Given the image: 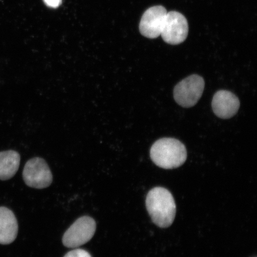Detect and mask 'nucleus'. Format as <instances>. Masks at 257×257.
I'll use <instances>...</instances> for the list:
<instances>
[{
  "mask_svg": "<svg viewBox=\"0 0 257 257\" xmlns=\"http://www.w3.org/2000/svg\"><path fill=\"white\" fill-rule=\"evenodd\" d=\"M146 207L153 222L160 228L168 227L174 221L176 206L175 199L168 189L156 187L148 193Z\"/></svg>",
  "mask_w": 257,
  "mask_h": 257,
  "instance_id": "obj_1",
  "label": "nucleus"
},
{
  "mask_svg": "<svg viewBox=\"0 0 257 257\" xmlns=\"http://www.w3.org/2000/svg\"><path fill=\"white\" fill-rule=\"evenodd\" d=\"M150 157L159 168L173 169L184 165L187 159V151L181 141L165 138L157 141L153 145Z\"/></svg>",
  "mask_w": 257,
  "mask_h": 257,
  "instance_id": "obj_2",
  "label": "nucleus"
},
{
  "mask_svg": "<svg viewBox=\"0 0 257 257\" xmlns=\"http://www.w3.org/2000/svg\"><path fill=\"white\" fill-rule=\"evenodd\" d=\"M204 86V80L201 76H189L175 86L173 95L176 102L183 107H193L200 100Z\"/></svg>",
  "mask_w": 257,
  "mask_h": 257,
  "instance_id": "obj_3",
  "label": "nucleus"
},
{
  "mask_svg": "<svg viewBox=\"0 0 257 257\" xmlns=\"http://www.w3.org/2000/svg\"><path fill=\"white\" fill-rule=\"evenodd\" d=\"M95 231L96 223L92 218L80 217L64 234L63 245L67 248H78L89 242L94 236Z\"/></svg>",
  "mask_w": 257,
  "mask_h": 257,
  "instance_id": "obj_4",
  "label": "nucleus"
},
{
  "mask_svg": "<svg viewBox=\"0 0 257 257\" xmlns=\"http://www.w3.org/2000/svg\"><path fill=\"white\" fill-rule=\"evenodd\" d=\"M23 178L26 184L36 189L46 188L53 182V175L49 166L40 157L28 161L24 169Z\"/></svg>",
  "mask_w": 257,
  "mask_h": 257,
  "instance_id": "obj_5",
  "label": "nucleus"
},
{
  "mask_svg": "<svg viewBox=\"0 0 257 257\" xmlns=\"http://www.w3.org/2000/svg\"><path fill=\"white\" fill-rule=\"evenodd\" d=\"M188 31V23L185 16L173 11L167 14L161 35L166 43L178 45L186 40Z\"/></svg>",
  "mask_w": 257,
  "mask_h": 257,
  "instance_id": "obj_6",
  "label": "nucleus"
},
{
  "mask_svg": "<svg viewBox=\"0 0 257 257\" xmlns=\"http://www.w3.org/2000/svg\"><path fill=\"white\" fill-rule=\"evenodd\" d=\"M167 14L166 9L162 6L147 10L140 22L141 34L151 39L159 37L162 34Z\"/></svg>",
  "mask_w": 257,
  "mask_h": 257,
  "instance_id": "obj_7",
  "label": "nucleus"
},
{
  "mask_svg": "<svg viewBox=\"0 0 257 257\" xmlns=\"http://www.w3.org/2000/svg\"><path fill=\"white\" fill-rule=\"evenodd\" d=\"M240 102L232 92L221 90L215 94L212 101V108L217 117L223 119L234 116L238 111Z\"/></svg>",
  "mask_w": 257,
  "mask_h": 257,
  "instance_id": "obj_8",
  "label": "nucleus"
},
{
  "mask_svg": "<svg viewBox=\"0 0 257 257\" xmlns=\"http://www.w3.org/2000/svg\"><path fill=\"white\" fill-rule=\"evenodd\" d=\"M18 233L17 219L10 209L0 207V243L8 245L14 242Z\"/></svg>",
  "mask_w": 257,
  "mask_h": 257,
  "instance_id": "obj_9",
  "label": "nucleus"
},
{
  "mask_svg": "<svg viewBox=\"0 0 257 257\" xmlns=\"http://www.w3.org/2000/svg\"><path fill=\"white\" fill-rule=\"evenodd\" d=\"M21 156L14 150L0 152V180L6 181L14 177L20 165Z\"/></svg>",
  "mask_w": 257,
  "mask_h": 257,
  "instance_id": "obj_10",
  "label": "nucleus"
},
{
  "mask_svg": "<svg viewBox=\"0 0 257 257\" xmlns=\"http://www.w3.org/2000/svg\"><path fill=\"white\" fill-rule=\"evenodd\" d=\"M64 257H92L89 252L82 249H75L67 253Z\"/></svg>",
  "mask_w": 257,
  "mask_h": 257,
  "instance_id": "obj_11",
  "label": "nucleus"
},
{
  "mask_svg": "<svg viewBox=\"0 0 257 257\" xmlns=\"http://www.w3.org/2000/svg\"><path fill=\"white\" fill-rule=\"evenodd\" d=\"M62 0H44L45 4L51 8H57L62 3Z\"/></svg>",
  "mask_w": 257,
  "mask_h": 257,
  "instance_id": "obj_12",
  "label": "nucleus"
}]
</instances>
